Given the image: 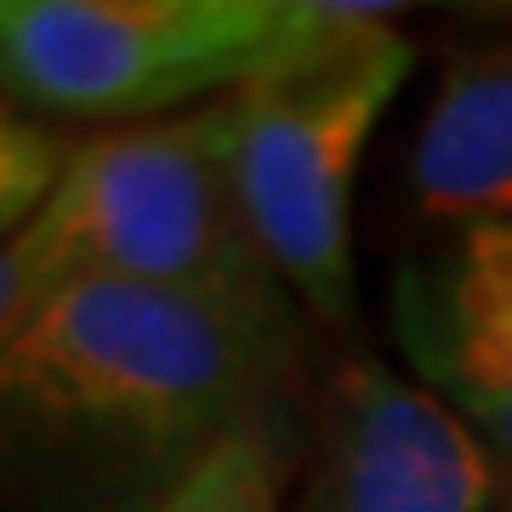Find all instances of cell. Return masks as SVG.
Returning a JSON list of instances; mask_svg holds the SVG:
<instances>
[{"label": "cell", "mask_w": 512, "mask_h": 512, "mask_svg": "<svg viewBox=\"0 0 512 512\" xmlns=\"http://www.w3.org/2000/svg\"><path fill=\"white\" fill-rule=\"evenodd\" d=\"M302 512H495L512 490L490 444L433 393L376 359L330 382Z\"/></svg>", "instance_id": "obj_5"}, {"label": "cell", "mask_w": 512, "mask_h": 512, "mask_svg": "<svg viewBox=\"0 0 512 512\" xmlns=\"http://www.w3.org/2000/svg\"><path fill=\"white\" fill-rule=\"evenodd\" d=\"M393 336L421 387H433L512 473V308L450 251L393 274Z\"/></svg>", "instance_id": "obj_6"}, {"label": "cell", "mask_w": 512, "mask_h": 512, "mask_svg": "<svg viewBox=\"0 0 512 512\" xmlns=\"http://www.w3.org/2000/svg\"><path fill=\"white\" fill-rule=\"evenodd\" d=\"M80 143L86 137H74V131L52 126V120H40V114L0 97V245L18 239L52 205Z\"/></svg>", "instance_id": "obj_9"}, {"label": "cell", "mask_w": 512, "mask_h": 512, "mask_svg": "<svg viewBox=\"0 0 512 512\" xmlns=\"http://www.w3.org/2000/svg\"><path fill=\"white\" fill-rule=\"evenodd\" d=\"M296 461H302V410L296 399H279L239 421L154 512H285V484Z\"/></svg>", "instance_id": "obj_8"}, {"label": "cell", "mask_w": 512, "mask_h": 512, "mask_svg": "<svg viewBox=\"0 0 512 512\" xmlns=\"http://www.w3.org/2000/svg\"><path fill=\"white\" fill-rule=\"evenodd\" d=\"M444 251L456 256L461 268L478 279V285H490L501 302L512 308V222H484V228H461Z\"/></svg>", "instance_id": "obj_11"}, {"label": "cell", "mask_w": 512, "mask_h": 512, "mask_svg": "<svg viewBox=\"0 0 512 512\" xmlns=\"http://www.w3.org/2000/svg\"><path fill=\"white\" fill-rule=\"evenodd\" d=\"M495 512H512V490H507V495H501V501H495Z\"/></svg>", "instance_id": "obj_12"}, {"label": "cell", "mask_w": 512, "mask_h": 512, "mask_svg": "<svg viewBox=\"0 0 512 512\" xmlns=\"http://www.w3.org/2000/svg\"><path fill=\"white\" fill-rule=\"evenodd\" d=\"M330 29L336 0H0V97L120 131L245 92Z\"/></svg>", "instance_id": "obj_3"}, {"label": "cell", "mask_w": 512, "mask_h": 512, "mask_svg": "<svg viewBox=\"0 0 512 512\" xmlns=\"http://www.w3.org/2000/svg\"><path fill=\"white\" fill-rule=\"evenodd\" d=\"M57 205L69 217L80 279L302 313L239 200L234 97L86 137Z\"/></svg>", "instance_id": "obj_4"}, {"label": "cell", "mask_w": 512, "mask_h": 512, "mask_svg": "<svg viewBox=\"0 0 512 512\" xmlns=\"http://www.w3.org/2000/svg\"><path fill=\"white\" fill-rule=\"evenodd\" d=\"M69 285H80V256H74L69 217H63V205L52 194V205L18 239L0 245V353L12 348Z\"/></svg>", "instance_id": "obj_10"}, {"label": "cell", "mask_w": 512, "mask_h": 512, "mask_svg": "<svg viewBox=\"0 0 512 512\" xmlns=\"http://www.w3.org/2000/svg\"><path fill=\"white\" fill-rule=\"evenodd\" d=\"M302 348L308 313L80 279L0 353V512H154Z\"/></svg>", "instance_id": "obj_1"}, {"label": "cell", "mask_w": 512, "mask_h": 512, "mask_svg": "<svg viewBox=\"0 0 512 512\" xmlns=\"http://www.w3.org/2000/svg\"><path fill=\"white\" fill-rule=\"evenodd\" d=\"M399 6H342L308 52L234 92V177L256 239L313 325H359L353 188L382 114L416 74L421 46Z\"/></svg>", "instance_id": "obj_2"}, {"label": "cell", "mask_w": 512, "mask_h": 512, "mask_svg": "<svg viewBox=\"0 0 512 512\" xmlns=\"http://www.w3.org/2000/svg\"><path fill=\"white\" fill-rule=\"evenodd\" d=\"M410 211L450 228L512 222V40L450 52L410 160Z\"/></svg>", "instance_id": "obj_7"}]
</instances>
